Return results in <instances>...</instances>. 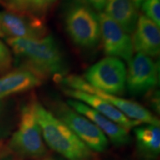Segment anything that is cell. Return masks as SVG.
Returning <instances> with one entry per match:
<instances>
[{"label":"cell","mask_w":160,"mask_h":160,"mask_svg":"<svg viewBox=\"0 0 160 160\" xmlns=\"http://www.w3.org/2000/svg\"><path fill=\"white\" fill-rule=\"evenodd\" d=\"M19 68L28 69L45 80L53 77L59 80L68 71V64L60 45L53 36L41 39L8 38Z\"/></svg>","instance_id":"1"},{"label":"cell","mask_w":160,"mask_h":160,"mask_svg":"<svg viewBox=\"0 0 160 160\" xmlns=\"http://www.w3.org/2000/svg\"><path fill=\"white\" fill-rule=\"evenodd\" d=\"M45 142L68 160H93V154L85 143L59 118L37 101L31 103Z\"/></svg>","instance_id":"2"},{"label":"cell","mask_w":160,"mask_h":160,"mask_svg":"<svg viewBox=\"0 0 160 160\" xmlns=\"http://www.w3.org/2000/svg\"><path fill=\"white\" fill-rule=\"evenodd\" d=\"M65 26L73 42L82 48H94L101 41L99 15L83 2H75L68 8Z\"/></svg>","instance_id":"3"},{"label":"cell","mask_w":160,"mask_h":160,"mask_svg":"<svg viewBox=\"0 0 160 160\" xmlns=\"http://www.w3.org/2000/svg\"><path fill=\"white\" fill-rule=\"evenodd\" d=\"M70 89L77 90L88 93H91L107 101L120 111L129 119L136 120L140 123L159 126V120L151 112L140 104L131 100L125 99L117 96L108 94L96 89L85 81L83 78L77 75H68L58 80Z\"/></svg>","instance_id":"4"},{"label":"cell","mask_w":160,"mask_h":160,"mask_svg":"<svg viewBox=\"0 0 160 160\" xmlns=\"http://www.w3.org/2000/svg\"><path fill=\"white\" fill-rule=\"evenodd\" d=\"M85 79L96 89L111 95H120L126 87L127 69L122 59L108 57L86 71Z\"/></svg>","instance_id":"5"},{"label":"cell","mask_w":160,"mask_h":160,"mask_svg":"<svg viewBox=\"0 0 160 160\" xmlns=\"http://www.w3.org/2000/svg\"><path fill=\"white\" fill-rule=\"evenodd\" d=\"M11 146L19 154L27 157L39 158L47 152L31 103L22 109L19 128L12 137Z\"/></svg>","instance_id":"6"},{"label":"cell","mask_w":160,"mask_h":160,"mask_svg":"<svg viewBox=\"0 0 160 160\" xmlns=\"http://www.w3.org/2000/svg\"><path fill=\"white\" fill-rule=\"evenodd\" d=\"M53 108L57 118L68 126L90 149L97 152L107 149L108 139L91 120L60 101L53 104Z\"/></svg>","instance_id":"7"},{"label":"cell","mask_w":160,"mask_h":160,"mask_svg":"<svg viewBox=\"0 0 160 160\" xmlns=\"http://www.w3.org/2000/svg\"><path fill=\"white\" fill-rule=\"evenodd\" d=\"M159 84V68L151 58L138 53L128 62L126 87L132 95L147 93Z\"/></svg>","instance_id":"8"},{"label":"cell","mask_w":160,"mask_h":160,"mask_svg":"<svg viewBox=\"0 0 160 160\" xmlns=\"http://www.w3.org/2000/svg\"><path fill=\"white\" fill-rule=\"evenodd\" d=\"M0 25L8 38L37 39L47 36L44 19L31 13L0 12Z\"/></svg>","instance_id":"9"},{"label":"cell","mask_w":160,"mask_h":160,"mask_svg":"<svg viewBox=\"0 0 160 160\" xmlns=\"http://www.w3.org/2000/svg\"><path fill=\"white\" fill-rule=\"evenodd\" d=\"M99 19L101 40L105 54L129 62L133 54V47L130 34L105 13H100Z\"/></svg>","instance_id":"10"},{"label":"cell","mask_w":160,"mask_h":160,"mask_svg":"<svg viewBox=\"0 0 160 160\" xmlns=\"http://www.w3.org/2000/svg\"><path fill=\"white\" fill-rule=\"evenodd\" d=\"M67 104L77 113L91 120L115 145H125L131 140L127 129L113 122L86 104L76 99L68 100Z\"/></svg>","instance_id":"11"},{"label":"cell","mask_w":160,"mask_h":160,"mask_svg":"<svg viewBox=\"0 0 160 160\" xmlns=\"http://www.w3.org/2000/svg\"><path fill=\"white\" fill-rule=\"evenodd\" d=\"M132 44L138 53L148 57H158L160 52L159 27L145 16L139 17L133 31Z\"/></svg>","instance_id":"12"},{"label":"cell","mask_w":160,"mask_h":160,"mask_svg":"<svg viewBox=\"0 0 160 160\" xmlns=\"http://www.w3.org/2000/svg\"><path fill=\"white\" fill-rule=\"evenodd\" d=\"M64 93L73 99L86 104L125 129L128 130L140 124L139 122L128 118L114 106L94 94L70 88L64 90Z\"/></svg>","instance_id":"13"},{"label":"cell","mask_w":160,"mask_h":160,"mask_svg":"<svg viewBox=\"0 0 160 160\" xmlns=\"http://www.w3.org/2000/svg\"><path fill=\"white\" fill-rule=\"evenodd\" d=\"M43 79L29 70L19 68L0 77V99L29 91L37 87Z\"/></svg>","instance_id":"14"},{"label":"cell","mask_w":160,"mask_h":160,"mask_svg":"<svg viewBox=\"0 0 160 160\" xmlns=\"http://www.w3.org/2000/svg\"><path fill=\"white\" fill-rule=\"evenodd\" d=\"M105 9L106 14L126 33H133L139 16L131 0H107Z\"/></svg>","instance_id":"15"},{"label":"cell","mask_w":160,"mask_h":160,"mask_svg":"<svg viewBox=\"0 0 160 160\" xmlns=\"http://www.w3.org/2000/svg\"><path fill=\"white\" fill-rule=\"evenodd\" d=\"M134 133L139 149L145 155L156 157L160 151L159 126L148 125L136 128Z\"/></svg>","instance_id":"16"},{"label":"cell","mask_w":160,"mask_h":160,"mask_svg":"<svg viewBox=\"0 0 160 160\" xmlns=\"http://www.w3.org/2000/svg\"><path fill=\"white\" fill-rule=\"evenodd\" d=\"M142 9L146 17L151 19L158 27L160 25L159 0H145L142 5Z\"/></svg>","instance_id":"17"},{"label":"cell","mask_w":160,"mask_h":160,"mask_svg":"<svg viewBox=\"0 0 160 160\" xmlns=\"http://www.w3.org/2000/svg\"><path fill=\"white\" fill-rule=\"evenodd\" d=\"M57 0H32L29 13L44 19L46 13L57 2Z\"/></svg>","instance_id":"18"},{"label":"cell","mask_w":160,"mask_h":160,"mask_svg":"<svg viewBox=\"0 0 160 160\" xmlns=\"http://www.w3.org/2000/svg\"><path fill=\"white\" fill-rule=\"evenodd\" d=\"M32 0H0L6 11L14 13H29Z\"/></svg>","instance_id":"19"},{"label":"cell","mask_w":160,"mask_h":160,"mask_svg":"<svg viewBox=\"0 0 160 160\" xmlns=\"http://www.w3.org/2000/svg\"><path fill=\"white\" fill-rule=\"evenodd\" d=\"M12 56L8 48L0 41V73H5L11 68Z\"/></svg>","instance_id":"20"},{"label":"cell","mask_w":160,"mask_h":160,"mask_svg":"<svg viewBox=\"0 0 160 160\" xmlns=\"http://www.w3.org/2000/svg\"><path fill=\"white\" fill-rule=\"evenodd\" d=\"M82 2L90 6L91 8H93L97 11H102L105 9L107 0H82Z\"/></svg>","instance_id":"21"},{"label":"cell","mask_w":160,"mask_h":160,"mask_svg":"<svg viewBox=\"0 0 160 160\" xmlns=\"http://www.w3.org/2000/svg\"><path fill=\"white\" fill-rule=\"evenodd\" d=\"M132 2H133V3L134 4L135 7L137 8V9H139L140 7H141L142 5V3L144 2L145 1V0H131Z\"/></svg>","instance_id":"22"},{"label":"cell","mask_w":160,"mask_h":160,"mask_svg":"<svg viewBox=\"0 0 160 160\" xmlns=\"http://www.w3.org/2000/svg\"><path fill=\"white\" fill-rule=\"evenodd\" d=\"M0 37H5V34H4L2 30L1 25H0Z\"/></svg>","instance_id":"23"},{"label":"cell","mask_w":160,"mask_h":160,"mask_svg":"<svg viewBox=\"0 0 160 160\" xmlns=\"http://www.w3.org/2000/svg\"><path fill=\"white\" fill-rule=\"evenodd\" d=\"M44 160H59V159H55V158H47V159H45Z\"/></svg>","instance_id":"24"}]
</instances>
